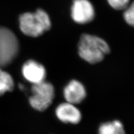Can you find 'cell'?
I'll use <instances>...</instances> for the list:
<instances>
[{"label":"cell","instance_id":"obj_1","mask_svg":"<svg viewBox=\"0 0 134 134\" xmlns=\"http://www.w3.org/2000/svg\"><path fill=\"white\" fill-rule=\"evenodd\" d=\"M110 52L108 44L100 37L86 34L81 36L78 43V54L89 63L101 62Z\"/></svg>","mask_w":134,"mask_h":134},{"label":"cell","instance_id":"obj_2","mask_svg":"<svg viewBox=\"0 0 134 134\" xmlns=\"http://www.w3.org/2000/svg\"><path fill=\"white\" fill-rule=\"evenodd\" d=\"M20 28L25 35L38 37L51 27V21L47 12L38 9L35 12H27L20 16Z\"/></svg>","mask_w":134,"mask_h":134},{"label":"cell","instance_id":"obj_3","mask_svg":"<svg viewBox=\"0 0 134 134\" xmlns=\"http://www.w3.org/2000/svg\"><path fill=\"white\" fill-rule=\"evenodd\" d=\"M32 95L29 98V103L37 111H44L51 105L55 95L54 88L51 83L45 81L32 85Z\"/></svg>","mask_w":134,"mask_h":134},{"label":"cell","instance_id":"obj_4","mask_svg":"<svg viewBox=\"0 0 134 134\" xmlns=\"http://www.w3.org/2000/svg\"><path fill=\"white\" fill-rule=\"evenodd\" d=\"M19 42L9 29L0 27V68L13 61L18 54Z\"/></svg>","mask_w":134,"mask_h":134},{"label":"cell","instance_id":"obj_5","mask_svg":"<svg viewBox=\"0 0 134 134\" xmlns=\"http://www.w3.org/2000/svg\"><path fill=\"white\" fill-rule=\"evenodd\" d=\"M94 9L88 0H74L71 16L75 23L86 24L94 18Z\"/></svg>","mask_w":134,"mask_h":134},{"label":"cell","instance_id":"obj_6","mask_svg":"<svg viewBox=\"0 0 134 134\" xmlns=\"http://www.w3.org/2000/svg\"><path fill=\"white\" fill-rule=\"evenodd\" d=\"M57 119L65 124H77L82 120V113L75 104L68 102L62 103L58 105L55 111Z\"/></svg>","mask_w":134,"mask_h":134},{"label":"cell","instance_id":"obj_7","mask_svg":"<svg viewBox=\"0 0 134 134\" xmlns=\"http://www.w3.org/2000/svg\"><path fill=\"white\" fill-rule=\"evenodd\" d=\"M22 72L24 78L32 85L45 81L46 70L44 66L36 61L30 60L25 63Z\"/></svg>","mask_w":134,"mask_h":134},{"label":"cell","instance_id":"obj_8","mask_svg":"<svg viewBox=\"0 0 134 134\" xmlns=\"http://www.w3.org/2000/svg\"><path fill=\"white\" fill-rule=\"evenodd\" d=\"M66 102L77 104L81 103L86 97V91L82 84L77 80L71 81L64 89Z\"/></svg>","mask_w":134,"mask_h":134},{"label":"cell","instance_id":"obj_9","mask_svg":"<svg viewBox=\"0 0 134 134\" xmlns=\"http://www.w3.org/2000/svg\"><path fill=\"white\" fill-rule=\"evenodd\" d=\"M98 134H125L122 123L119 120L102 123L98 128Z\"/></svg>","mask_w":134,"mask_h":134},{"label":"cell","instance_id":"obj_10","mask_svg":"<svg viewBox=\"0 0 134 134\" xmlns=\"http://www.w3.org/2000/svg\"><path fill=\"white\" fill-rule=\"evenodd\" d=\"M14 82L11 75L0 68V96L14 89Z\"/></svg>","mask_w":134,"mask_h":134},{"label":"cell","instance_id":"obj_11","mask_svg":"<svg viewBox=\"0 0 134 134\" xmlns=\"http://www.w3.org/2000/svg\"><path fill=\"white\" fill-rule=\"evenodd\" d=\"M110 6L117 10L126 9L129 6L130 0H107Z\"/></svg>","mask_w":134,"mask_h":134},{"label":"cell","instance_id":"obj_12","mask_svg":"<svg viewBox=\"0 0 134 134\" xmlns=\"http://www.w3.org/2000/svg\"><path fill=\"white\" fill-rule=\"evenodd\" d=\"M124 12V19L128 24L133 26L134 23V8L133 3H132L130 6H129Z\"/></svg>","mask_w":134,"mask_h":134}]
</instances>
